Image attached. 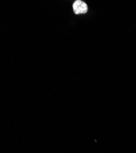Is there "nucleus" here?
Wrapping results in <instances>:
<instances>
[{
    "instance_id": "obj_1",
    "label": "nucleus",
    "mask_w": 136,
    "mask_h": 153,
    "mask_svg": "<svg viewBox=\"0 0 136 153\" xmlns=\"http://www.w3.org/2000/svg\"><path fill=\"white\" fill-rule=\"evenodd\" d=\"M73 10L77 15L86 14L88 12V6L84 1L81 0H77L73 3Z\"/></svg>"
}]
</instances>
